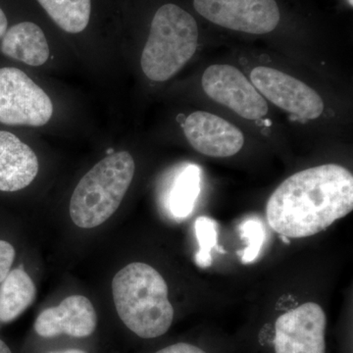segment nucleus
Here are the masks:
<instances>
[{"mask_svg": "<svg viewBox=\"0 0 353 353\" xmlns=\"http://www.w3.org/2000/svg\"><path fill=\"white\" fill-rule=\"evenodd\" d=\"M53 105L50 97L17 68L0 69V123L9 126H44Z\"/></svg>", "mask_w": 353, "mask_h": 353, "instance_id": "39448f33", "label": "nucleus"}, {"mask_svg": "<svg viewBox=\"0 0 353 353\" xmlns=\"http://www.w3.org/2000/svg\"><path fill=\"white\" fill-rule=\"evenodd\" d=\"M39 173V160L15 134L0 131V190L17 192L31 185Z\"/></svg>", "mask_w": 353, "mask_h": 353, "instance_id": "f8f14e48", "label": "nucleus"}, {"mask_svg": "<svg viewBox=\"0 0 353 353\" xmlns=\"http://www.w3.org/2000/svg\"><path fill=\"white\" fill-rule=\"evenodd\" d=\"M281 239H282L283 241H284V243H290L289 238H287V236H282V234H280Z\"/></svg>", "mask_w": 353, "mask_h": 353, "instance_id": "b1692460", "label": "nucleus"}, {"mask_svg": "<svg viewBox=\"0 0 353 353\" xmlns=\"http://www.w3.org/2000/svg\"><path fill=\"white\" fill-rule=\"evenodd\" d=\"M50 353H88L83 352V350H76V348H72V350H60V352H54Z\"/></svg>", "mask_w": 353, "mask_h": 353, "instance_id": "5701e85b", "label": "nucleus"}, {"mask_svg": "<svg viewBox=\"0 0 353 353\" xmlns=\"http://www.w3.org/2000/svg\"><path fill=\"white\" fill-rule=\"evenodd\" d=\"M241 238L245 241L246 248L241 255L243 264L252 263L261 252L266 238V230L263 222L259 218L246 219L239 227Z\"/></svg>", "mask_w": 353, "mask_h": 353, "instance_id": "a211bd4d", "label": "nucleus"}, {"mask_svg": "<svg viewBox=\"0 0 353 353\" xmlns=\"http://www.w3.org/2000/svg\"><path fill=\"white\" fill-rule=\"evenodd\" d=\"M0 353H12L4 341L0 340Z\"/></svg>", "mask_w": 353, "mask_h": 353, "instance_id": "4be33fe9", "label": "nucleus"}, {"mask_svg": "<svg viewBox=\"0 0 353 353\" xmlns=\"http://www.w3.org/2000/svg\"><path fill=\"white\" fill-rule=\"evenodd\" d=\"M155 353H206L201 348L187 343H179L162 348Z\"/></svg>", "mask_w": 353, "mask_h": 353, "instance_id": "aec40b11", "label": "nucleus"}, {"mask_svg": "<svg viewBox=\"0 0 353 353\" xmlns=\"http://www.w3.org/2000/svg\"><path fill=\"white\" fill-rule=\"evenodd\" d=\"M36 294L34 281L22 268L9 272L0 283V322L17 319L32 305Z\"/></svg>", "mask_w": 353, "mask_h": 353, "instance_id": "4468645a", "label": "nucleus"}, {"mask_svg": "<svg viewBox=\"0 0 353 353\" xmlns=\"http://www.w3.org/2000/svg\"><path fill=\"white\" fill-rule=\"evenodd\" d=\"M136 165L127 152H114L95 164L77 185L70 216L77 226L92 229L119 208L134 179Z\"/></svg>", "mask_w": 353, "mask_h": 353, "instance_id": "7ed1b4c3", "label": "nucleus"}, {"mask_svg": "<svg viewBox=\"0 0 353 353\" xmlns=\"http://www.w3.org/2000/svg\"><path fill=\"white\" fill-rule=\"evenodd\" d=\"M353 175L338 164L297 172L267 202L266 217L276 233L303 239L321 233L352 212Z\"/></svg>", "mask_w": 353, "mask_h": 353, "instance_id": "f257e3e1", "label": "nucleus"}, {"mask_svg": "<svg viewBox=\"0 0 353 353\" xmlns=\"http://www.w3.org/2000/svg\"><path fill=\"white\" fill-rule=\"evenodd\" d=\"M194 231L199 241V250L196 254V262L201 268H208L212 264V253L218 248V224L212 218L201 216L194 223Z\"/></svg>", "mask_w": 353, "mask_h": 353, "instance_id": "f3484780", "label": "nucleus"}, {"mask_svg": "<svg viewBox=\"0 0 353 353\" xmlns=\"http://www.w3.org/2000/svg\"><path fill=\"white\" fill-rule=\"evenodd\" d=\"M250 81L262 97L301 119H317L324 111V101L312 88L284 72L256 67Z\"/></svg>", "mask_w": 353, "mask_h": 353, "instance_id": "6e6552de", "label": "nucleus"}, {"mask_svg": "<svg viewBox=\"0 0 353 353\" xmlns=\"http://www.w3.org/2000/svg\"><path fill=\"white\" fill-rule=\"evenodd\" d=\"M113 301L122 322L143 339L163 336L174 320L169 290L161 274L150 265L134 262L112 281Z\"/></svg>", "mask_w": 353, "mask_h": 353, "instance_id": "f03ea898", "label": "nucleus"}, {"mask_svg": "<svg viewBox=\"0 0 353 353\" xmlns=\"http://www.w3.org/2000/svg\"><path fill=\"white\" fill-rule=\"evenodd\" d=\"M97 316L90 299L83 296L66 297L55 307L46 309L37 318L34 330L43 338L60 334L87 338L97 329Z\"/></svg>", "mask_w": 353, "mask_h": 353, "instance_id": "9b49d317", "label": "nucleus"}, {"mask_svg": "<svg viewBox=\"0 0 353 353\" xmlns=\"http://www.w3.org/2000/svg\"><path fill=\"white\" fill-rule=\"evenodd\" d=\"M6 57L31 66H41L50 58V48L44 32L38 25L22 22L7 30L0 43Z\"/></svg>", "mask_w": 353, "mask_h": 353, "instance_id": "ddd939ff", "label": "nucleus"}, {"mask_svg": "<svg viewBox=\"0 0 353 353\" xmlns=\"http://www.w3.org/2000/svg\"><path fill=\"white\" fill-rule=\"evenodd\" d=\"M326 313L319 304L304 303L276 321V353H326Z\"/></svg>", "mask_w": 353, "mask_h": 353, "instance_id": "1a4fd4ad", "label": "nucleus"}, {"mask_svg": "<svg viewBox=\"0 0 353 353\" xmlns=\"http://www.w3.org/2000/svg\"><path fill=\"white\" fill-rule=\"evenodd\" d=\"M201 171L196 165L190 164L178 176L169 194V209L176 218L188 217L194 210L201 192Z\"/></svg>", "mask_w": 353, "mask_h": 353, "instance_id": "dca6fc26", "label": "nucleus"}, {"mask_svg": "<svg viewBox=\"0 0 353 353\" xmlns=\"http://www.w3.org/2000/svg\"><path fill=\"white\" fill-rule=\"evenodd\" d=\"M205 94L241 117L259 120L268 113L267 101L252 82L231 65H211L201 79Z\"/></svg>", "mask_w": 353, "mask_h": 353, "instance_id": "0eeeda50", "label": "nucleus"}, {"mask_svg": "<svg viewBox=\"0 0 353 353\" xmlns=\"http://www.w3.org/2000/svg\"><path fill=\"white\" fill-rule=\"evenodd\" d=\"M194 6L209 22L246 34H268L281 19L276 0H194Z\"/></svg>", "mask_w": 353, "mask_h": 353, "instance_id": "423d86ee", "label": "nucleus"}, {"mask_svg": "<svg viewBox=\"0 0 353 353\" xmlns=\"http://www.w3.org/2000/svg\"><path fill=\"white\" fill-rule=\"evenodd\" d=\"M7 27H8V21H7L6 14L0 8V39L3 38L6 34Z\"/></svg>", "mask_w": 353, "mask_h": 353, "instance_id": "412c9836", "label": "nucleus"}, {"mask_svg": "<svg viewBox=\"0 0 353 353\" xmlns=\"http://www.w3.org/2000/svg\"><path fill=\"white\" fill-rule=\"evenodd\" d=\"M348 3L350 4V6H353V0H347Z\"/></svg>", "mask_w": 353, "mask_h": 353, "instance_id": "393cba45", "label": "nucleus"}, {"mask_svg": "<svg viewBox=\"0 0 353 353\" xmlns=\"http://www.w3.org/2000/svg\"><path fill=\"white\" fill-rule=\"evenodd\" d=\"M48 16L63 31L78 34L88 27L90 0H38Z\"/></svg>", "mask_w": 353, "mask_h": 353, "instance_id": "2eb2a0df", "label": "nucleus"}, {"mask_svg": "<svg viewBox=\"0 0 353 353\" xmlns=\"http://www.w3.org/2000/svg\"><path fill=\"white\" fill-rule=\"evenodd\" d=\"M15 248L8 241H0V283L6 278L15 259Z\"/></svg>", "mask_w": 353, "mask_h": 353, "instance_id": "6ab92c4d", "label": "nucleus"}, {"mask_svg": "<svg viewBox=\"0 0 353 353\" xmlns=\"http://www.w3.org/2000/svg\"><path fill=\"white\" fill-rule=\"evenodd\" d=\"M183 129L190 145L206 157H233L245 145L240 129L219 116L204 111L190 114Z\"/></svg>", "mask_w": 353, "mask_h": 353, "instance_id": "9d476101", "label": "nucleus"}, {"mask_svg": "<svg viewBox=\"0 0 353 353\" xmlns=\"http://www.w3.org/2000/svg\"><path fill=\"white\" fill-rule=\"evenodd\" d=\"M199 26L188 11L165 4L155 13L141 64L143 73L155 82L175 76L196 53Z\"/></svg>", "mask_w": 353, "mask_h": 353, "instance_id": "20e7f679", "label": "nucleus"}]
</instances>
